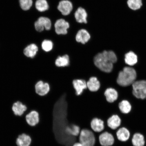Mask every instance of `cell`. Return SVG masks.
<instances>
[{
    "label": "cell",
    "instance_id": "obj_1",
    "mask_svg": "<svg viewBox=\"0 0 146 146\" xmlns=\"http://www.w3.org/2000/svg\"><path fill=\"white\" fill-rule=\"evenodd\" d=\"M117 61V58L112 51H104L94 56L95 65L100 70L107 73L110 72L113 68V64Z\"/></svg>",
    "mask_w": 146,
    "mask_h": 146
},
{
    "label": "cell",
    "instance_id": "obj_2",
    "mask_svg": "<svg viewBox=\"0 0 146 146\" xmlns=\"http://www.w3.org/2000/svg\"><path fill=\"white\" fill-rule=\"evenodd\" d=\"M137 77L135 69L131 67H125L119 73L117 82L121 86H128L134 83Z\"/></svg>",
    "mask_w": 146,
    "mask_h": 146
},
{
    "label": "cell",
    "instance_id": "obj_3",
    "mask_svg": "<svg viewBox=\"0 0 146 146\" xmlns=\"http://www.w3.org/2000/svg\"><path fill=\"white\" fill-rule=\"evenodd\" d=\"M78 140L84 146H94L96 141L94 133L91 129H81Z\"/></svg>",
    "mask_w": 146,
    "mask_h": 146
},
{
    "label": "cell",
    "instance_id": "obj_4",
    "mask_svg": "<svg viewBox=\"0 0 146 146\" xmlns=\"http://www.w3.org/2000/svg\"><path fill=\"white\" fill-rule=\"evenodd\" d=\"M133 94L138 99L146 98V81L140 80L135 81L132 84Z\"/></svg>",
    "mask_w": 146,
    "mask_h": 146
},
{
    "label": "cell",
    "instance_id": "obj_5",
    "mask_svg": "<svg viewBox=\"0 0 146 146\" xmlns=\"http://www.w3.org/2000/svg\"><path fill=\"white\" fill-rule=\"evenodd\" d=\"M70 27V24L63 18H60L56 20L54 24L55 32L58 35L67 34Z\"/></svg>",
    "mask_w": 146,
    "mask_h": 146
},
{
    "label": "cell",
    "instance_id": "obj_6",
    "mask_svg": "<svg viewBox=\"0 0 146 146\" xmlns=\"http://www.w3.org/2000/svg\"><path fill=\"white\" fill-rule=\"evenodd\" d=\"M74 5L69 0H61L60 1L57 6V9L62 15L67 16L72 12Z\"/></svg>",
    "mask_w": 146,
    "mask_h": 146
},
{
    "label": "cell",
    "instance_id": "obj_7",
    "mask_svg": "<svg viewBox=\"0 0 146 146\" xmlns=\"http://www.w3.org/2000/svg\"><path fill=\"white\" fill-rule=\"evenodd\" d=\"M98 139L102 146H112L113 145L115 141L113 135L107 131L100 133L98 136Z\"/></svg>",
    "mask_w": 146,
    "mask_h": 146
},
{
    "label": "cell",
    "instance_id": "obj_8",
    "mask_svg": "<svg viewBox=\"0 0 146 146\" xmlns=\"http://www.w3.org/2000/svg\"><path fill=\"white\" fill-rule=\"evenodd\" d=\"M25 120L30 126L32 127L36 126L40 123L39 113L35 110L31 111L25 116Z\"/></svg>",
    "mask_w": 146,
    "mask_h": 146
},
{
    "label": "cell",
    "instance_id": "obj_9",
    "mask_svg": "<svg viewBox=\"0 0 146 146\" xmlns=\"http://www.w3.org/2000/svg\"><path fill=\"white\" fill-rule=\"evenodd\" d=\"M91 130L94 133H101L105 129V123L101 119L95 117L93 118L90 122Z\"/></svg>",
    "mask_w": 146,
    "mask_h": 146
},
{
    "label": "cell",
    "instance_id": "obj_10",
    "mask_svg": "<svg viewBox=\"0 0 146 146\" xmlns=\"http://www.w3.org/2000/svg\"><path fill=\"white\" fill-rule=\"evenodd\" d=\"M88 16L86 10L82 7H78L74 13L75 19L79 23H87Z\"/></svg>",
    "mask_w": 146,
    "mask_h": 146
},
{
    "label": "cell",
    "instance_id": "obj_11",
    "mask_svg": "<svg viewBox=\"0 0 146 146\" xmlns=\"http://www.w3.org/2000/svg\"><path fill=\"white\" fill-rule=\"evenodd\" d=\"M76 41L78 43L84 44L90 40L91 35L86 29H82L78 31L76 36Z\"/></svg>",
    "mask_w": 146,
    "mask_h": 146
},
{
    "label": "cell",
    "instance_id": "obj_12",
    "mask_svg": "<svg viewBox=\"0 0 146 146\" xmlns=\"http://www.w3.org/2000/svg\"><path fill=\"white\" fill-rule=\"evenodd\" d=\"M36 92L41 96H44L47 94L50 90L49 84L39 81L36 84L35 86Z\"/></svg>",
    "mask_w": 146,
    "mask_h": 146
},
{
    "label": "cell",
    "instance_id": "obj_13",
    "mask_svg": "<svg viewBox=\"0 0 146 146\" xmlns=\"http://www.w3.org/2000/svg\"><path fill=\"white\" fill-rule=\"evenodd\" d=\"M32 142L31 137L25 133L19 135L16 141V143L17 146H30Z\"/></svg>",
    "mask_w": 146,
    "mask_h": 146
},
{
    "label": "cell",
    "instance_id": "obj_14",
    "mask_svg": "<svg viewBox=\"0 0 146 146\" xmlns=\"http://www.w3.org/2000/svg\"><path fill=\"white\" fill-rule=\"evenodd\" d=\"M106 123L110 129L115 130L121 125V119L117 115H112L108 119Z\"/></svg>",
    "mask_w": 146,
    "mask_h": 146
},
{
    "label": "cell",
    "instance_id": "obj_15",
    "mask_svg": "<svg viewBox=\"0 0 146 146\" xmlns=\"http://www.w3.org/2000/svg\"><path fill=\"white\" fill-rule=\"evenodd\" d=\"M73 85L76 91V95H81L84 89L87 88V83L83 79H76L73 81Z\"/></svg>",
    "mask_w": 146,
    "mask_h": 146
},
{
    "label": "cell",
    "instance_id": "obj_16",
    "mask_svg": "<svg viewBox=\"0 0 146 146\" xmlns=\"http://www.w3.org/2000/svg\"><path fill=\"white\" fill-rule=\"evenodd\" d=\"M12 109L15 115L21 116L27 111V108L26 105L23 104L22 102L17 101L13 104Z\"/></svg>",
    "mask_w": 146,
    "mask_h": 146
},
{
    "label": "cell",
    "instance_id": "obj_17",
    "mask_svg": "<svg viewBox=\"0 0 146 146\" xmlns=\"http://www.w3.org/2000/svg\"><path fill=\"white\" fill-rule=\"evenodd\" d=\"M38 50V47L35 44H31L25 47L23 50L24 54L27 57L33 58Z\"/></svg>",
    "mask_w": 146,
    "mask_h": 146
},
{
    "label": "cell",
    "instance_id": "obj_18",
    "mask_svg": "<svg viewBox=\"0 0 146 146\" xmlns=\"http://www.w3.org/2000/svg\"><path fill=\"white\" fill-rule=\"evenodd\" d=\"M116 135L118 140L119 141L125 142L129 139L130 133L127 128L123 127L118 129Z\"/></svg>",
    "mask_w": 146,
    "mask_h": 146
},
{
    "label": "cell",
    "instance_id": "obj_19",
    "mask_svg": "<svg viewBox=\"0 0 146 146\" xmlns=\"http://www.w3.org/2000/svg\"><path fill=\"white\" fill-rule=\"evenodd\" d=\"M104 94L107 101L110 103H113L118 98L117 92L115 89L112 88L107 89Z\"/></svg>",
    "mask_w": 146,
    "mask_h": 146
},
{
    "label": "cell",
    "instance_id": "obj_20",
    "mask_svg": "<svg viewBox=\"0 0 146 146\" xmlns=\"http://www.w3.org/2000/svg\"><path fill=\"white\" fill-rule=\"evenodd\" d=\"M87 86L89 90L92 92H96L100 89V83L96 77H92L87 82Z\"/></svg>",
    "mask_w": 146,
    "mask_h": 146
},
{
    "label": "cell",
    "instance_id": "obj_21",
    "mask_svg": "<svg viewBox=\"0 0 146 146\" xmlns=\"http://www.w3.org/2000/svg\"><path fill=\"white\" fill-rule=\"evenodd\" d=\"M69 58L67 54L59 56L55 61V64L58 67L67 66L69 65Z\"/></svg>",
    "mask_w": 146,
    "mask_h": 146
},
{
    "label": "cell",
    "instance_id": "obj_22",
    "mask_svg": "<svg viewBox=\"0 0 146 146\" xmlns=\"http://www.w3.org/2000/svg\"><path fill=\"white\" fill-rule=\"evenodd\" d=\"M132 142L134 146H144L145 143L143 136L139 133H136L134 135Z\"/></svg>",
    "mask_w": 146,
    "mask_h": 146
},
{
    "label": "cell",
    "instance_id": "obj_23",
    "mask_svg": "<svg viewBox=\"0 0 146 146\" xmlns=\"http://www.w3.org/2000/svg\"><path fill=\"white\" fill-rule=\"evenodd\" d=\"M125 56V62L129 65H134L137 62V56L134 52L131 51L126 54Z\"/></svg>",
    "mask_w": 146,
    "mask_h": 146
},
{
    "label": "cell",
    "instance_id": "obj_24",
    "mask_svg": "<svg viewBox=\"0 0 146 146\" xmlns=\"http://www.w3.org/2000/svg\"><path fill=\"white\" fill-rule=\"evenodd\" d=\"M36 8L41 12H44L49 9V5L47 0H36L35 3Z\"/></svg>",
    "mask_w": 146,
    "mask_h": 146
},
{
    "label": "cell",
    "instance_id": "obj_25",
    "mask_svg": "<svg viewBox=\"0 0 146 146\" xmlns=\"http://www.w3.org/2000/svg\"><path fill=\"white\" fill-rule=\"evenodd\" d=\"M120 111L124 114H128L130 112L132 107L130 103L126 100H123L119 104Z\"/></svg>",
    "mask_w": 146,
    "mask_h": 146
},
{
    "label": "cell",
    "instance_id": "obj_26",
    "mask_svg": "<svg viewBox=\"0 0 146 146\" xmlns=\"http://www.w3.org/2000/svg\"><path fill=\"white\" fill-rule=\"evenodd\" d=\"M127 3L129 8L133 10H139L142 6V0H127Z\"/></svg>",
    "mask_w": 146,
    "mask_h": 146
},
{
    "label": "cell",
    "instance_id": "obj_27",
    "mask_svg": "<svg viewBox=\"0 0 146 146\" xmlns=\"http://www.w3.org/2000/svg\"><path fill=\"white\" fill-rule=\"evenodd\" d=\"M38 21L43 25L45 30L49 31L52 27V22L48 17L41 16L38 18Z\"/></svg>",
    "mask_w": 146,
    "mask_h": 146
},
{
    "label": "cell",
    "instance_id": "obj_28",
    "mask_svg": "<svg viewBox=\"0 0 146 146\" xmlns=\"http://www.w3.org/2000/svg\"><path fill=\"white\" fill-rule=\"evenodd\" d=\"M53 43L49 40H45L42 43L41 46L43 50L46 52H50L53 47Z\"/></svg>",
    "mask_w": 146,
    "mask_h": 146
},
{
    "label": "cell",
    "instance_id": "obj_29",
    "mask_svg": "<svg viewBox=\"0 0 146 146\" xmlns=\"http://www.w3.org/2000/svg\"><path fill=\"white\" fill-rule=\"evenodd\" d=\"M20 6L23 10H28L32 6V0H19Z\"/></svg>",
    "mask_w": 146,
    "mask_h": 146
},
{
    "label": "cell",
    "instance_id": "obj_30",
    "mask_svg": "<svg viewBox=\"0 0 146 146\" xmlns=\"http://www.w3.org/2000/svg\"><path fill=\"white\" fill-rule=\"evenodd\" d=\"M35 27L36 30L38 32H41L43 31L45 29L41 24L38 21L35 23Z\"/></svg>",
    "mask_w": 146,
    "mask_h": 146
},
{
    "label": "cell",
    "instance_id": "obj_31",
    "mask_svg": "<svg viewBox=\"0 0 146 146\" xmlns=\"http://www.w3.org/2000/svg\"><path fill=\"white\" fill-rule=\"evenodd\" d=\"M72 146H84L79 142H77L73 144Z\"/></svg>",
    "mask_w": 146,
    "mask_h": 146
}]
</instances>
